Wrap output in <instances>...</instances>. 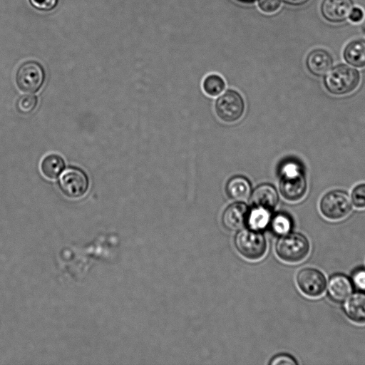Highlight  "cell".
I'll list each match as a JSON object with an SVG mask.
<instances>
[{"mask_svg":"<svg viewBox=\"0 0 365 365\" xmlns=\"http://www.w3.org/2000/svg\"><path fill=\"white\" fill-rule=\"evenodd\" d=\"M334 60L327 50L316 48L311 51L306 58L308 71L316 76H324L332 68Z\"/></svg>","mask_w":365,"mask_h":365,"instance_id":"cell-11","label":"cell"},{"mask_svg":"<svg viewBox=\"0 0 365 365\" xmlns=\"http://www.w3.org/2000/svg\"><path fill=\"white\" fill-rule=\"evenodd\" d=\"M38 105V97L34 94H24L21 96L16 103L19 113L28 115L31 113Z\"/></svg>","mask_w":365,"mask_h":365,"instance_id":"cell-21","label":"cell"},{"mask_svg":"<svg viewBox=\"0 0 365 365\" xmlns=\"http://www.w3.org/2000/svg\"><path fill=\"white\" fill-rule=\"evenodd\" d=\"M251 202L257 207L270 211L276 207L278 202L277 190L271 185L262 184L253 191Z\"/></svg>","mask_w":365,"mask_h":365,"instance_id":"cell-15","label":"cell"},{"mask_svg":"<svg viewBox=\"0 0 365 365\" xmlns=\"http://www.w3.org/2000/svg\"><path fill=\"white\" fill-rule=\"evenodd\" d=\"M279 185L282 197L290 202L302 199L307 190L306 177L300 166L294 163L283 168Z\"/></svg>","mask_w":365,"mask_h":365,"instance_id":"cell-2","label":"cell"},{"mask_svg":"<svg viewBox=\"0 0 365 365\" xmlns=\"http://www.w3.org/2000/svg\"><path fill=\"white\" fill-rule=\"evenodd\" d=\"M46 78L43 67L37 61H27L18 68L15 81L17 87L25 93L38 92Z\"/></svg>","mask_w":365,"mask_h":365,"instance_id":"cell-5","label":"cell"},{"mask_svg":"<svg viewBox=\"0 0 365 365\" xmlns=\"http://www.w3.org/2000/svg\"><path fill=\"white\" fill-rule=\"evenodd\" d=\"M359 82V72L346 64H339L331 68L324 79L327 89L336 96L352 92L358 87Z\"/></svg>","mask_w":365,"mask_h":365,"instance_id":"cell-1","label":"cell"},{"mask_svg":"<svg viewBox=\"0 0 365 365\" xmlns=\"http://www.w3.org/2000/svg\"><path fill=\"white\" fill-rule=\"evenodd\" d=\"M66 166L63 158L57 153L46 155L41 160L40 169L42 175L48 179H56L63 171Z\"/></svg>","mask_w":365,"mask_h":365,"instance_id":"cell-18","label":"cell"},{"mask_svg":"<svg viewBox=\"0 0 365 365\" xmlns=\"http://www.w3.org/2000/svg\"><path fill=\"white\" fill-rule=\"evenodd\" d=\"M343 56L352 66L365 67V40L359 38L348 43L344 49Z\"/></svg>","mask_w":365,"mask_h":365,"instance_id":"cell-16","label":"cell"},{"mask_svg":"<svg viewBox=\"0 0 365 365\" xmlns=\"http://www.w3.org/2000/svg\"><path fill=\"white\" fill-rule=\"evenodd\" d=\"M239 1L240 2H242V3H252L254 1H255L256 0H237Z\"/></svg>","mask_w":365,"mask_h":365,"instance_id":"cell-30","label":"cell"},{"mask_svg":"<svg viewBox=\"0 0 365 365\" xmlns=\"http://www.w3.org/2000/svg\"><path fill=\"white\" fill-rule=\"evenodd\" d=\"M33 7L38 11H48L53 9L58 0H29Z\"/></svg>","mask_w":365,"mask_h":365,"instance_id":"cell-24","label":"cell"},{"mask_svg":"<svg viewBox=\"0 0 365 365\" xmlns=\"http://www.w3.org/2000/svg\"><path fill=\"white\" fill-rule=\"evenodd\" d=\"M353 7V0H322L320 12L328 22L339 24L348 19Z\"/></svg>","mask_w":365,"mask_h":365,"instance_id":"cell-10","label":"cell"},{"mask_svg":"<svg viewBox=\"0 0 365 365\" xmlns=\"http://www.w3.org/2000/svg\"><path fill=\"white\" fill-rule=\"evenodd\" d=\"M351 202L359 209H365V183L354 187L351 191Z\"/></svg>","mask_w":365,"mask_h":365,"instance_id":"cell-23","label":"cell"},{"mask_svg":"<svg viewBox=\"0 0 365 365\" xmlns=\"http://www.w3.org/2000/svg\"><path fill=\"white\" fill-rule=\"evenodd\" d=\"M235 244L238 252L245 257L257 259L266 251L264 237L257 230H242L235 236Z\"/></svg>","mask_w":365,"mask_h":365,"instance_id":"cell-7","label":"cell"},{"mask_svg":"<svg viewBox=\"0 0 365 365\" xmlns=\"http://www.w3.org/2000/svg\"><path fill=\"white\" fill-rule=\"evenodd\" d=\"M319 209L325 218L330 220H339L350 213L351 200L349 195L343 190H331L322 197Z\"/></svg>","mask_w":365,"mask_h":365,"instance_id":"cell-4","label":"cell"},{"mask_svg":"<svg viewBox=\"0 0 365 365\" xmlns=\"http://www.w3.org/2000/svg\"><path fill=\"white\" fill-rule=\"evenodd\" d=\"M299 290L309 297H319L326 289L327 279L322 272L314 267H304L297 274Z\"/></svg>","mask_w":365,"mask_h":365,"instance_id":"cell-9","label":"cell"},{"mask_svg":"<svg viewBox=\"0 0 365 365\" xmlns=\"http://www.w3.org/2000/svg\"><path fill=\"white\" fill-rule=\"evenodd\" d=\"M351 282L359 291L365 292V269H356L352 274Z\"/></svg>","mask_w":365,"mask_h":365,"instance_id":"cell-25","label":"cell"},{"mask_svg":"<svg viewBox=\"0 0 365 365\" xmlns=\"http://www.w3.org/2000/svg\"><path fill=\"white\" fill-rule=\"evenodd\" d=\"M284 3L293 6H300L306 4L310 0H282Z\"/></svg>","mask_w":365,"mask_h":365,"instance_id":"cell-29","label":"cell"},{"mask_svg":"<svg viewBox=\"0 0 365 365\" xmlns=\"http://www.w3.org/2000/svg\"><path fill=\"white\" fill-rule=\"evenodd\" d=\"M215 112L221 120L229 123H235L244 114V100L239 93L229 90L216 101Z\"/></svg>","mask_w":365,"mask_h":365,"instance_id":"cell-8","label":"cell"},{"mask_svg":"<svg viewBox=\"0 0 365 365\" xmlns=\"http://www.w3.org/2000/svg\"><path fill=\"white\" fill-rule=\"evenodd\" d=\"M269 220V211L260 207L253 210L249 217L250 226L255 230L263 229Z\"/></svg>","mask_w":365,"mask_h":365,"instance_id":"cell-20","label":"cell"},{"mask_svg":"<svg viewBox=\"0 0 365 365\" xmlns=\"http://www.w3.org/2000/svg\"><path fill=\"white\" fill-rule=\"evenodd\" d=\"M344 302L346 317L356 324H365V292L351 293Z\"/></svg>","mask_w":365,"mask_h":365,"instance_id":"cell-14","label":"cell"},{"mask_svg":"<svg viewBox=\"0 0 365 365\" xmlns=\"http://www.w3.org/2000/svg\"><path fill=\"white\" fill-rule=\"evenodd\" d=\"M225 190L227 195L232 200H246L250 195L251 185L245 177L235 176L227 181Z\"/></svg>","mask_w":365,"mask_h":365,"instance_id":"cell-17","label":"cell"},{"mask_svg":"<svg viewBox=\"0 0 365 365\" xmlns=\"http://www.w3.org/2000/svg\"><path fill=\"white\" fill-rule=\"evenodd\" d=\"M271 365H297V361L294 358L287 354H280L274 357L269 362Z\"/></svg>","mask_w":365,"mask_h":365,"instance_id":"cell-27","label":"cell"},{"mask_svg":"<svg viewBox=\"0 0 365 365\" xmlns=\"http://www.w3.org/2000/svg\"><path fill=\"white\" fill-rule=\"evenodd\" d=\"M292 226L291 218L284 214H278L272 220V231L277 235L289 233Z\"/></svg>","mask_w":365,"mask_h":365,"instance_id":"cell-22","label":"cell"},{"mask_svg":"<svg viewBox=\"0 0 365 365\" xmlns=\"http://www.w3.org/2000/svg\"><path fill=\"white\" fill-rule=\"evenodd\" d=\"M204 92L212 97L219 96L225 88L224 79L217 74L207 76L202 82Z\"/></svg>","mask_w":365,"mask_h":365,"instance_id":"cell-19","label":"cell"},{"mask_svg":"<svg viewBox=\"0 0 365 365\" xmlns=\"http://www.w3.org/2000/svg\"><path fill=\"white\" fill-rule=\"evenodd\" d=\"M58 184L64 195L76 199L83 197L87 192L89 178L81 168L69 166L61 174Z\"/></svg>","mask_w":365,"mask_h":365,"instance_id":"cell-6","label":"cell"},{"mask_svg":"<svg viewBox=\"0 0 365 365\" xmlns=\"http://www.w3.org/2000/svg\"><path fill=\"white\" fill-rule=\"evenodd\" d=\"M351 279L343 274L332 275L327 284V294L334 302H344L353 291Z\"/></svg>","mask_w":365,"mask_h":365,"instance_id":"cell-12","label":"cell"},{"mask_svg":"<svg viewBox=\"0 0 365 365\" xmlns=\"http://www.w3.org/2000/svg\"><path fill=\"white\" fill-rule=\"evenodd\" d=\"M260 9L267 14H272L277 11L280 7L279 0H259Z\"/></svg>","mask_w":365,"mask_h":365,"instance_id":"cell-26","label":"cell"},{"mask_svg":"<svg viewBox=\"0 0 365 365\" xmlns=\"http://www.w3.org/2000/svg\"><path fill=\"white\" fill-rule=\"evenodd\" d=\"M248 217V209L245 204L235 202L229 205L222 214L224 227L230 230H237L245 225Z\"/></svg>","mask_w":365,"mask_h":365,"instance_id":"cell-13","label":"cell"},{"mask_svg":"<svg viewBox=\"0 0 365 365\" xmlns=\"http://www.w3.org/2000/svg\"><path fill=\"white\" fill-rule=\"evenodd\" d=\"M364 13L361 8L353 7L348 18L353 23H359L364 19Z\"/></svg>","mask_w":365,"mask_h":365,"instance_id":"cell-28","label":"cell"},{"mask_svg":"<svg viewBox=\"0 0 365 365\" xmlns=\"http://www.w3.org/2000/svg\"><path fill=\"white\" fill-rule=\"evenodd\" d=\"M275 250L282 260L297 263L308 256L310 244L308 238L302 233H287L278 240Z\"/></svg>","mask_w":365,"mask_h":365,"instance_id":"cell-3","label":"cell"}]
</instances>
